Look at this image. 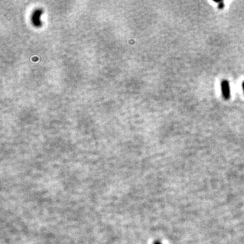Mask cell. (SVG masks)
<instances>
[{"instance_id":"obj_1","label":"cell","mask_w":244,"mask_h":244,"mask_svg":"<svg viewBox=\"0 0 244 244\" xmlns=\"http://www.w3.org/2000/svg\"><path fill=\"white\" fill-rule=\"evenodd\" d=\"M221 92L222 95L225 100H229L231 97V89H230V85L227 80L224 79L221 82Z\"/></svg>"},{"instance_id":"obj_2","label":"cell","mask_w":244,"mask_h":244,"mask_svg":"<svg viewBox=\"0 0 244 244\" xmlns=\"http://www.w3.org/2000/svg\"><path fill=\"white\" fill-rule=\"evenodd\" d=\"M217 3L218 4V8L223 9L224 8V2L223 1H217Z\"/></svg>"},{"instance_id":"obj_3","label":"cell","mask_w":244,"mask_h":244,"mask_svg":"<svg viewBox=\"0 0 244 244\" xmlns=\"http://www.w3.org/2000/svg\"><path fill=\"white\" fill-rule=\"evenodd\" d=\"M155 244H162V243H161V242H159V241H156L155 243Z\"/></svg>"},{"instance_id":"obj_4","label":"cell","mask_w":244,"mask_h":244,"mask_svg":"<svg viewBox=\"0 0 244 244\" xmlns=\"http://www.w3.org/2000/svg\"><path fill=\"white\" fill-rule=\"evenodd\" d=\"M242 88H243V90L244 92V82H243V84H242Z\"/></svg>"}]
</instances>
